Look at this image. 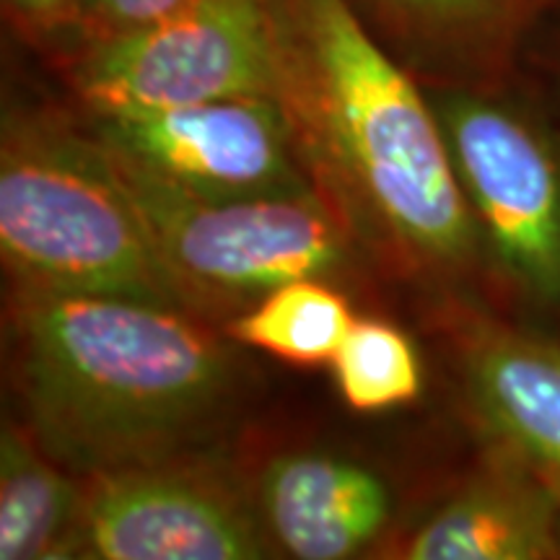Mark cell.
Listing matches in <instances>:
<instances>
[{"label":"cell","mask_w":560,"mask_h":560,"mask_svg":"<svg viewBox=\"0 0 560 560\" xmlns=\"http://www.w3.org/2000/svg\"><path fill=\"white\" fill-rule=\"evenodd\" d=\"M276 100L314 190L363 260L459 280L480 231L425 86L348 0H270Z\"/></svg>","instance_id":"6da1fadb"},{"label":"cell","mask_w":560,"mask_h":560,"mask_svg":"<svg viewBox=\"0 0 560 560\" xmlns=\"http://www.w3.org/2000/svg\"><path fill=\"white\" fill-rule=\"evenodd\" d=\"M5 340L19 420L79 478L200 452L240 405L234 340L177 306L9 283Z\"/></svg>","instance_id":"7a4b0ae2"},{"label":"cell","mask_w":560,"mask_h":560,"mask_svg":"<svg viewBox=\"0 0 560 560\" xmlns=\"http://www.w3.org/2000/svg\"><path fill=\"white\" fill-rule=\"evenodd\" d=\"M0 255L11 285L192 312L102 140L70 112L5 104Z\"/></svg>","instance_id":"3957f363"},{"label":"cell","mask_w":560,"mask_h":560,"mask_svg":"<svg viewBox=\"0 0 560 560\" xmlns=\"http://www.w3.org/2000/svg\"><path fill=\"white\" fill-rule=\"evenodd\" d=\"M104 151L200 317L226 322L291 280L340 285L359 276L363 255L317 192L208 200L166 185L109 145Z\"/></svg>","instance_id":"277c9868"},{"label":"cell","mask_w":560,"mask_h":560,"mask_svg":"<svg viewBox=\"0 0 560 560\" xmlns=\"http://www.w3.org/2000/svg\"><path fill=\"white\" fill-rule=\"evenodd\" d=\"M488 86H425L480 231L482 260L529 310L560 314V132Z\"/></svg>","instance_id":"5b68a950"},{"label":"cell","mask_w":560,"mask_h":560,"mask_svg":"<svg viewBox=\"0 0 560 560\" xmlns=\"http://www.w3.org/2000/svg\"><path fill=\"white\" fill-rule=\"evenodd\" d=\"M55 66L83 112L276 100L270 0H190L143 30L68 47Z\"/></svg>","instance_id":"8992f818"},{"label":"cell","mask_w":560,"mask_h":560,"mask_svg":"<svg viewBox=\"0 0 560 560\" xmlns=\"http://www.w3.org/2000/svg\"><path fill=\"white\" fill-rule=\"evenodd\" d=\"M81 552L89 560L268 558L255 490L200 452L83 478Z\"/></svg>","instance_id":"52a82bcc"},{"label":"cell","mask_w":560,"mask_h":560,"mask_svg":"<svg viewBox=\"0 0 560 560\" xmlns=\"http://www.w3.org/2000/svg\"><path fill=\"white\" fill-rule=\"evenodd\" d=\"M79 117L112 151L198 198L249 200L317 192L299 159L289 120L272 96L170 109H81Z\"/></svg>","instance_id":"ba28073f"},{"label":"cell","mask_w":560,"mask_h":560,"mask_svg":"<svg viewBox=\"0 0 560 560\" xmlns=\"http://www.w3.org/2000/svg\"><path fill=\"white\" fill-rule=\"evenodd\" d=\"M457 366L493 446L560 493V346L499 319L462 314Z\"/></svg>","instance_id":"9c48e42d"},{"label":"cell","mask_w":560,"mask_h":560,"mask_svg":"<svg viewBox=\"0 0 560 560\" xmlns=\"http://www.w3.org/2000/svg\"><path fill=\"white\" fill-rule=\"evenodd\" d=\"M255 501L272 550L299 560L363 556L395 516L384 475L330 452L276 454L257 478Z\"/></svg>","instance_id":"30bf717a"},{"label":"cell","mask_w":560,"mask_h":560,"mask_svg":"<svg viewBox=\"0 0 560 560\" xmlns=\"http://www.w3.org/2000/svg\"><path fill=\"white\" fill-rule=\"evenodd\" d=\"M425 86L509 81L516 52L560 0H348Z\"/></svg>","instance_id":"8fae6325"},{"label":"cell","mask_w":560,"mask_h":560,"mask_svg":"<svg viewBox=\"0 0 560 560\" xmlns=\"http://www.w3.org/2000/svg\"><path fill=\"white\" fill-rule=\"evenodd\" d=\"M397 558L558 560L560 493L495 450L493 459L425 516Z\"/></svg>","instance_id":"7c38bea8"},{"label":"cell","mask_w":560,"mask_h":560,"mask_svg":"<svg viewBox=\"0 0 560 560\" xmlns=\"http://www.w3.org/2000/svg\"><path fill=\"white\" fill-rule=\"evenodd\" d=\"M83 478L42 450L19 418L0 429V560L81 552Z\"/></svg>","instance_id":"4fadbf2b"},{"label":"cell","mask_w":560,"mask_h":560,"mask_svg":"<svg viewBox=\"0 0 560 560\" xmlns=\"http://www.w3.org/2000/svg\"><path fill=\"white\" fill-rule=\"evenodd\" d=\"M353 310L338 283L301 278L278 285L223 322L234 342L291 363H332L353 327Z\"/></svg>","instance_id":"5bb4252c"},{"label":"cell","mask_w":560,"mask_h":560,"mask_svg":"<svg viewBox=\"0 0 560 560\" xmlns=\"http://www.w3.org/2000/svg\"><path fill=\"white\" fill-rule=\"evenodd\" d=\"M330 366L342 400L359 412L408 405L423 389L416 346L382 319H355Z\"/></svg>","instance_id":"9a60e30c"},{"label":"cell","mask_w":560,"mask_h":560,"mask_svg":"<svg viewBox=\"0 0 560 560\" xmlns=\"http://www.w3.org/2000/svg\"><path fill=\"white\" fill-rule=\"evenodd\" d=\"M190 0H68L66 26L52 58L81 42L120 37L179 11Z\"/></svg>","instance_id":"2e32d148"},{"label":"cell","mask_w":560,"mask_h":560,"mask_svg":"<svg viewBox=\"0 0 560 560\" xmlns=\"http://www.w3.org/2000/svg\"><path fill=\"white\" fill-rule=\"evenodd\" d=\"M5 16L21 37L52 52L66 26L68 0H3Z\"/></svg>","instance_id":"e0dca14e"}]
</instances>
